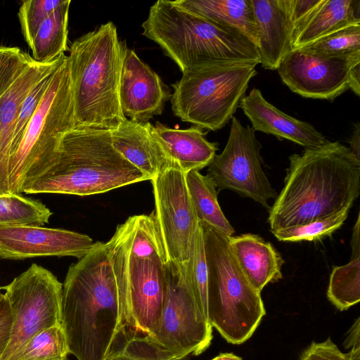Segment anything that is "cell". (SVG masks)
<instances>
[{
	"instance_id": "6da1fadb",
	"label": "cell",
	"mask_w": 360,
	"mask_h": 360,
	"mask_svg": "<svg viewBox=\"0 0 360 360\" xmlns=\"http://www.w3.org/2000/svg\"><path fill=\"white\" fill-rule=\"evenodd\" d=\"M61 326L77 360H107L127 328L126 304L106 243H95L70 266L63 284Z\"/></svg>"
},
{
	"instance_id": "7a4b0ae2",
	"label": "cell",
	"mask_w": 360,
	"mask_h": 360,
	"mask_svg": "<svg viewBox=\"0 0 360 360\" xmlns=\"http://www.w3.org/2000/svg\"><path fill=\"white\" fill-rule=\"evenodd\" d=\"M284 186L269 212L272 232L330 217L352 207L360 194V160L328 140L289 156Z\"/></svg>"
},
{
	"instance_id": "3957f363",
	"label": "cell",
	"mask_w": 360,
	"mask_h": 360,
	"mask_svg": "<svg viewBox=\"0 0 360 360\" xmlns=\"http://www.w3.org/2000/svg\"><path fill=\"white\" fill-rule=\"evenodd\" d=\"M149 180L113 147L110 131L75 127L63 137L56 158L21 193L79 196L100 194Z\"/></svg>"
},
{
	"instance_id": "277c9868",
	"label": "cell",
	"mask_w": 360,
	"mask_h": 360,
	"mask_svg": "<svg viewBox=\"0 0 360 360\" xmlns=\"http://www.w3.org/2000/svg\"><path fill=\"white\" fill-rule=\"evenodd\" d=\"M141 26L143 34L158 44L182 73L207 65L259 63L257 47L239 30L209 20L174 1L153 4Z\"/></svg>"
},
{
	"instance_id": "5b68a950",
	"label": "cell",
	"mask_w": 360,
	"mask_h": 360,
	"mask_svg": "<svg viewBox=\"0 0 360 360\" xmlns=\"http://www.w3.org/2000/svg\"><path fill=\"white\" fill-rule=\"evenodd\" d=\"M68 59L76 127L110 130L125 121L120 101L123 41L113 22L75 39Z\"/></svg>"
},
{
	"instance_id": "8992f818",
	"label": "cell",
	"mask_w": 360,
	"mask_h": 360,
	"mask_svg": "<svg viewBox=\"0 0 360 360\" xmlns=\"http://www.w3.org/2000/svg\"><path fill=\"white\" fill-rule=\"evenodd\" d=\"M207 266L208 321L229 343L247 341L266 311L260 292L249 283L229 243V236L200 224Z\"/></svg>"
},
{
	"instance_id": "52a82bcc",
	"label": "cell",
	"mask_w": 360,
	"mask_h": 360,
	"mask_svg": "<svg viewBox=\"0 0 360 360\" xmlns=\"http://www.w3.org/2000/svg\"><path fill=\"white\" fill-rule=\"evenodd\" d=\"M76 127L68 56L52 74L48 89L8 160V192L22 186L54 162L63 136Z\"/></svg>"
},
{
	"instance_id": "ba28073f",
	"label": "cell",
	"mask_w": 360,
	"mask_h": 360,
	"mask_svg": "<svg viewBox=\"0 0 360 360\" xmlns=\"http://www.w3.org/2000/svg\"><path fill=\"white\" fill-rule=\"evenodd\" d=\"M166 293L159 323L150 335L128 329L127 342L155 360H184L210 345L212 327L200 311L186 281L183 264L167 261Z\"/></svg>"
},
{
	"instance_id": "9c48e42d",
	"label": "cell",
	"mask_w": 360,
	"mask_h": 360,
	"mask_svg": "<svg viewBox=\"0 0 360 360\" xmlns=\"http://www.w3.org/2000/svg\"><path fill=\"white\" fill-rule=\"evenodd\" d=\"M256 65H207L182 73L172 84V111L184 122L210 131L222 129L245 96Z\"/></svg>"
},
{
	"instance_id": "30bf717a",
	"label": "cell",
	"mask_w": 360,
	"mask_h": 360,
	"mask_svg": "<svg viewBox=\"0 0 360 360\" xmlns=\"http://www.w3.org/2000/svg\"><path fill=\"white\" fill-rule=\"evenodd\" d=\"M106 244L115 281L126 304L127 328L136 334L150 335L162 311L167 260L132 255L118 226Z\"/></svg>"
},
{
	"instance_id": "8fae6325",
	"label": "cell",
	"mask_w": 360,
	"mask_h": 360,
	"mask_svg": "<svg viewBox=\"0 0 360 360\" xmlns=\"http://www.w3.org/2000/svg\"><path fill=\"white\" fill-rule=\"evenodd\" d=\"M2 289L12 313L13 330L1 360H9L37 333L61 326L63 284L51 271L33 263Z\"/></svg>"
},
{
	"instance_id": "7c38bea8",
	"label": "cell",
	"mask_w": 360,
	"mask_h": 360,
	"mask_svg": "<svg viewBox=\"0 0 360 360\" xmlns=\"http://www.w3.org/2000/svg\"><path fill=\"white\" fill-rule=\"evenodd\" d=\"M223 151L208 165L207 176L219 188L250 198L269 210V200L277 196L262 169L261 143L255 131L234 116Z\"/></svg>"
},
{
	"instance_id": "4fadbf2b",
	"label": "cell",
	"mask_w": 360,
	"mask_h": 360,
	"mask_svg": "<svg viewBox=\"0 0 360 360\" xmlns=\"http://www.w3.org/2000/svg\"><path fill=\"white\" fill-rule=\"evenodd\" d=\"M155 210L153 212L167 261L179 264L189 259L199 223L189 193L186 173L169 167L151 180Z\"/></svg>"
},
{
	"instance_id": "5bb4252c",
	"label": "cell",
	"mask_w": 360,
	"mask_h": 360,
	"mask_svg": "<svg viewBox=\"0 0 360 360\" xmlns=\"http://www.w3.org/2000/svg\"><path fill=\"white\" fill-rule=\"evenodd\" d=\"M360 65V51L321 56L302 49L290 51L281 62L277 71L292 92L314 99L333 102L352 89V75Z\"/></svg>"
},
{
	"instance_id": "9a60e30c",
	"label": "cell",
	"mask_w": 360,
	"mask_h": 360,
	"mask_svg": "<svg viewBox=\"0 0 360 360\" xmlns=\"http://www.w3.org/2000/svg\"><path fill=\"white\" fill-rule=\"evenodd\" d=\"M89 236L35 225L0 226V258L25 259L44 257L80 259L94 245Z\"/></svg>"
},
{
	"instance_id": "2e32d148",
	"label": "cell",
	"mask_w": 360,
	"mask_h": 360,
	"mask_svg": "<svg viewBox=\"0 0 360 360\" xmlns=\"http://www.w3.org/2000/svg\"><path fill=\"white\" fill-rule=\"evenodd\" d=\"M171 96L170 89L159 75L123 41L120 101L125 117L147 122L162 112L165 103Z\"/></svg>"
},
{
	"instance_id": "e0dca14e",
	"label": "cell",
	"mask_w": 360,
	"mask_h": 360,
	"mask_svg": "<svg viewBox=\"0 0 360 360\" xmlns=\"http://www.w3.org/2000/svg\"><path fill=\"white\" fill-rule=\"evenodd\" d=\"M258 33L259 63L277 70L292 50L295 27L289 0H252Z\"/></svg>"
},
{
	"instance_id": "ac0fdd59",
	"label": "cell",
	"mask_w": 360,
	"mask_h": 360,
	"mask_svg": "<svg viewBox=\"0 0 360 360\" xmlns=\"http://www.w3.org/2000/svg\"><path fill=\"white\" fill-rule=\"evenodd\" d=\"M239 107L252 124V129L287 139L304 148L324 144L328 140L310 123L291 117L267 101L259 89L253 88Z\"/></svg>"
},
{
	"instance_id": "d6986e66",
	"label": "cell",
	"mask_w": 360,
	"mask_h": 360,
	"mask_svg": "<svg viewBox=\"0 0 360 360\" xmlns=\"http://www.w3.org/2000/svg\"><path fill=\"white\" fill-rule=\"evenodd\" d=\"M149 122L127 119L110 129L114 148L151 180L165 169L178 166L168 157Z\"/></svg>"
},
{
	"instance_id": "ffe728a7",
	"label": "cell",
	"mask_w": 360,
	"mask_h": 360,
	"mask_svg": "<svg viewBox=\"0 0 360 360\" xmlns=\"http://www.w3.org/2000/svg\"><path fill=\"white\" fill-rule=\"evenodd\" d=\"M64 55L46 63H40L32 59L0 97V195L9 193L8 160L11 146L23 100L44 75L57 68Z\"/></svg>"
},
{
	"instance_id": "44dd1931",
	"label": "cell",
	"mask_w": 360,
	"mask_h": 360,
	"mask_svg": "<svg viewBox=\"0 0 360 360\" xmlns=\"http://www.w3.org/2000/svg\"><path fill=\"white\" fill-rule=\"evenodd\" d=\"M229 243L243 274L257 292L282 278L284 261L270 243L258 235L245 233L229 237Z\"/></svg>"
},
{
	"instance_id": "7402d4cb",
	"label": "cell",
	"mask_w": 360,
	"mask_h": 360,
	"mask_svg": "<svg viewBox=\"0 0 360 360\" xmlns=\"http://www.w3.org/2000/svg\"><path fill=\"white\" fill-rule=\"evenodd\" d=\"M153 129L168 157L186 174L208 166L218 150V143L208 141L196 126L179 129L156 122Z\"/></svg>"
},
{
	"instance_id": "603a6c76",
	"label": "cell",
	"mask_w": 360,
	"mask_h": 360,
	"mask_svg": "<svg viewBox=\"0 0 360 360\" xmlns=\"http://www.w3.org/2000/svg\"><path fill=\"white\" fill-rule=\"evenodd\" d=\"M357 24H360V0H322L295 31L292 50L302 49L335 31Z\"/></svg>"
},
{
	"instance_id": "cb8c5ba5",
	"label": "cell",
	"mask_w": 360,
	"mask_h": 360,
	"mask_svg": "<svg viewBox=\"0 0 360 360\" xmlns=\"http://www.w3.org/2000/svg\"><path fill=\"white\" fill-rule=\"evenodd\" d=\"M186 10L242 32L257 47L258 33L252 0H176Z\"/></svg>"
},
{
	"instance_id": "d4e9b609",
	"label": "cell",
	"mask_w": 360,
	"mask_h": 360,
	"mask_svg": "<svg viewBox=\"0 0 360 360\" xmlns=\"http://www.w3.org/2000/svg\"><path fill=\"white\" fill-rule=\"evenodd\" d=\"M191 201L199 224L208 225L229 237L235 230L223 213L217 200V190L212 179L198 170L186 174Z\"/></svg>"
},
{
	"instance_id": "484cf974",
	"label": "cell",
	"mask_w": 360,
	"mask_h": 360,
	"mask_svg": "<svg viewBox=\"0 0 360 360\" xmlns=\"http://www.w3.org/2000/svg\"><path fill=\"white\" fill-rule=\"evenodd\" d=\"M70 0L62 4L43 22L37 30L30 44L32 59L46 63L58 59L68 48V15Z\"/></svg>"
},
{
	"instance_id": "4316f807",
	"label": "cell",
	"mask_w": 360,
	"mask_h": 360,
	"mask_svg": "<svg viewBox=\"0 0 360 360\" xmlns=\"http://www.w3.org/2000/svg\"><path fill=\"white\" fill-rule=\"evenodd\" d=\"M51 215L50 209L40 201L20 194L0 195V226H42Z\"/></svg>"
},
{
	"instance_id": "83f0119b",
	"label": "cell",
	"mask_w": 360,
	"mask_h": 360,
	"mask_svg": "<svg viewBox=\"0 0 360 360\" xmlns=\"http://www.w3.org/2000/svg\"><path fill=\"white\" fill-rule=\"evenodd\" d=\"M327 297L340 311L360 301V258L345 265L334 266L330 275Z\"/></svg>"
},
{
	"instance_id": "f1b7e54d",
	"label": "cell",
	"mask_w": 360,
	"mask_h": 360,
	"mask_svg": "<svg viewBox=\"0 0 360 360\" xmlns=\"http://www.w3.org/2000/svg\"><path fill=\"white\" fill-rule=\"evenodd\" d=\"M69 354L62 326H55L34 335L9 360H58Z\"/></svg>"
},
{
	"instance_id": "f546056e",
	"label": "cell",
	"mask_w": 360,
	"mask_h": 360,
	"mask_svg": "<svg viewBox=\"0 0 360 360\" xmlns=\"http://www.w3.org/2000/svg\"><path fill=\"white\" fill-rule=\"evenodd\" d=\"M183 266L186 281L193 299L200 311L208 321L207 266L202 230L200 224L194 236L189 259Z\"/></svg>"
},
{
	"instance_id": "4dcf8cb0",
	"label": "cell",
	"mask_w": 360,
	"mask_h": 360,
	"mask_svg": "<svg viewBox=\"0 0 360 360\" xmlns=\"http://www.w3.org/2000/svg\"><path fill=\"white\" fill-rule=\"evenodd\" d=\"M321 56H337L360 51V24L350 25L300 49Z\"/></svg>"
},
{
	"instance_id": "1f68e13d",
	"label": "cell",
	"mask_w": 360,
	"mask_h": 360,
	"mask_svg": "<svg viewBox=\"0 0 360 360\" xmlns=\"http://www.w3.org/2000/svg\"><path fill=\"white\" fill-rule=\"evenodd\" d=\"M349 208L330 217L317 219L302 225L280 229L272 232L280 241L297 242L316 240L331 235L346 220Z\"/></svg>"
},
{
	"instance_id": "d6a6232c",
	"label": "cell",
	"mask_w": 360,
	"mask_h": 360,
	"mask_svg": "<svg viewBox=\"0 0 360 360\" xmlns=\"http://www.w3.org/2000/svg\"><path fill=\"white\" fill-rule=\"evenodd\" d=\"M63 2V0H27L22 3L18 18L21 32L29 46L40 25Z\"/></svg>"
},
{
	"instance_id": "836d02e7",
	"label": "cell",
	"mask_w": 360,
	"mask_h": 360,
	"mask_svg": "<svg viewBox=\"0 0 360 360\" xmlns=\"http://www.w3.org/2000/svg\"><path fill=\"white\" fill-rule=\"evenodd\" d=\"M54 70L44 75L32 87L23 100L13 132L10 155L19 143L29 121L32 118L44 94L46 93Z\"/></svg>"
},
{
	"instance_id": "e575fe53",
	"label": "cell",
	"mask_w": 360,
	"mask_h": 360,
	"mask_svg": "<svg viewBox=\"0 0 360 360\" xmlns=\"http://www.w3.org/2000/svg\"><path fill=\"white\" fill-rule=\"evenodd\" d=\"M27 53L20 51L0 62V97L32 61Z\"/></svg>"
},
{
	"instance_id": "d590c367",
	"label": "cell",
	"mask_w": 360,
	"mask_h": 360,
	"mask_svg": "<svg viewBox=\"0 0 360 360\" xmlns=\"http://www.w3.org/2000/svg\"><path fill=\"white\" fill-rule=\"evenodd\" d=\"M299 360H351L349 353L342 352L330 338L321 342H311Z\"/></svg>"
},
{
	"instance_id": "8d00e7d4",
	"label": "cell",
	"mask_w": 360,
	"mask_h": 360,
	"mask_svg": "<svg viewBox=\"0 0 360 360\" xmlns=\"http://www.w3.org/2000/svg\"><path fill=\"white\" fill-rule=\"evenodd\" d=\"M13 330V316L4 295L0 300V360L11 340Z\"/></svg>"
},
{
	"instance_id": "74e56055",
	"label": "cell",
	"mask_w": 360,
	"mask_h": 360,
	"mask_svg": "<svg viewBox=\"0 0 360 360\" xmlns=\"http://www.w3.org/2000/svg\"><path fill=\"white\" fill-rule=\"evenodd\" d=\"M107 360H155L129 345L121 334L117 338Z\"/></svg>"
},
{
	"instance_id": "f35d334b",
	"label": "cell",
	"mask_w": 360,
	"mask_h": 360,
	"mask_svg": "<svg viewBox=\"0 0 360 360\" xmlns=\"http://www.w3.org/2000/svg\"><path fill=\"white\" fill-rule=\"evenodd\" d=\"M359 320L358 318L354 321L344 342L345 347L350 349L349 353L355 359H360Z\"/></svg>"
},
{
	"instance_id": "ab89813d",
	"label": "cell",
	"mask_w": 360,
	"mask_h": 360,
	"mask_svg": "<svg viewBox=\"0 0 360 360\" xmlns=\"http://www.w3.org/2000/svg\"><path fill=\"white\" fill-rule=\"evenodd\" d=\"M348 147L355 157L360 160V124L356 122L354 125L352 136L349 141Z\"/></svg>"
},
{
	"instance_id": "60d3db41",
	"label": "cell",
	"mask_w": 360,
	"mask_h": 360,
	"mask_svg": "<svg viewBox=\"0 0 360 360\" xmlns=\"http://www.w3.org/2000/svg\"><path fill=\"white\" fill-rule=\"evenodd\" d=\"M350 244L352 250L351 259L360 258L359 214H358L356 224L353 229Z\"/></svg>"
},
{
	"instance_id": "b9f144b4",
	"label": "cell",
	"mask_w": 360,
	"mask_h": 360,
	"mask_svg": "<svg viewBox=\"0 0 360 360\" xmlns=\"http://www.w3.org/2000/svg\"><path fill=\"white\" fill-rule=\"evenodd\" d=\"M21 50L18 47H7L0 46V62L18 53Z\"/></svg>"
},
{
	"instance_id": "7bdbcfd3",
	"label": "cell",
	"mask_w": 360,
	"mask_h": 360,
	"mask_svg": "<svg viewBox=\"0 0 360 360\" xmlns=\"http://www.w3.org/2000/svg\"><path fill=\"white\" fill-rule=\"evenodd\" d=\"M211 360H243L240 356L233 353H221Z\"/></svg>"
},
{
	"instance_id": "ee69618b",
	"label": "cell",
	"mask_w": 360,
	"mask_h": 360,
	"mask_svg": "<svg viewBox=\"0 0 360 360\" xmlns=\"http://www.w3.org/2000/svg\"><path fill=\"white\" fill-rule=\"evenodd\" d=\"M2 288L0 287V300L4 297V294L1 292Z\"/></svg>"
},
{
	"instance_id": "f6af8a7d",
	"label": "cell",
	"mask_w": 360,
	"mask_h": 360,
	"mask_svg": "<svg viewBox=\"0 0 360 360\" xmlns=\"http://www.w3.org/2000/svg\"><path fill=\"white\" fill-rule=\"evenodd\" d=\"M58 360H69L68 358L62 359H58Z\"/></svg>"
}]
</instances>
